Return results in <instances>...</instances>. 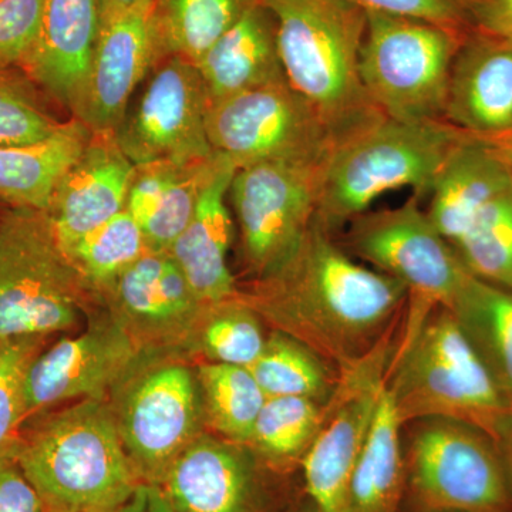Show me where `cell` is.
I'll return each instance as SVG.
<instances>
[{
    "label": "cell",
    "instance_id": "obj_2",
    "mask_svg": "<svg viewBox=\"0 0 512 512\" xmlns=\"http://www.w3.org/2000/svg\"><path fill=\"white\" fill-rule=\"evenodd\" d=\"M19 466L45 512H114L143 484L124 450L109 399H86L26 421Z\"/></svg>",
    "mask_w": 512,
    "mask_h": 512
},
{
    "label": "cell",
    "instance_id": "obj_35",
    "mask_svg": "<svg viewBox=\"0 0 512 512\" xmlns=\"http://www.w3.org/2000/svg\"><path fill=\"white\" fill-rule=\"evenodd\" d=\"M453 248L468 274L512 291V190L484 208Z\"/></svg>",
    "mask_w": 512,
    "mask_h": 512
},
{
    "label": "cell",
    "instance_id": "obj_47",
    "mask_svg": "<svg viewBox=\"0 0 512 512\" xmlns=\"http://www.w3.org/2000/svg\"><path fill=\"white\" fill-rule=\"evenodd\" d=\"M305 512H318V510H316L315 505H313L312 508H309V510Z\"/></svg>",
    "mask_w": 512,
    "mask_h": 512
},
{
    "label": "cell",
    "instance_id": "obj_9",
    "mask_svg": "<svg viewBox=\"0 0 512 512\" xmlns=\"http://www.w3.org/2000/svg\"><path fill=\"white\" fill-rule=\"evenodd\" d=\"M421 198L390 210L365 212L349 222L346 248L407 291L406 332L433 309L450 308L468 272L453 245L437 231Z\"/></svg>",
    "mask_w": 512,
    "mask_h": 512
},
{
    "label": "cell",
    "instance_id": "obj_46",
    "mask_svg": "<svg viewBox=\"0 0 512 512\" xmlns=\"http://www.w3.org/2000/svg\"><path fill=\"white\" fill-rule=\"evenodd\" d=\"M493 144H495V146L498 147V150L501 151V154H503L512 170V134L511 136L503 138V140L495 141Z\"/></svg>",
    "mask_w": 512,
    "mask_h": 512
},
{
    "label": "cell",
    "instance_id": "obj_19",
    "mask_svg": "<svg viewBox=\"0 0 512 512\" xmlns=\"http://www.w3.org/2000/svg\"><path fill=\"white\" fill-rule=\"evenodd\" d=\"M444 121L490 143L511 136V39L476 30L467 33L451 69Z\"/></svg>",
    "mask_w": 512,
    "mask_h": 512
},
{
    "label": "cell",
    "instance_id": "obj_12",
    "mask_svg": "<svg viewBox=\"0 0 512 512\" xmlns=\"http://www.w3.org/2000/svg\"><path fill=\"white\" fill-rule=\"evenodd\" d=\"M396 326L362 359L340 370L323 404L318 433L301 461L306 491L318 512H348L350 480L396 352Z\"/></svg>",
    "mask_w": 512,
    "mask_h": 512
},
{
    "label": "cell",
    "instance_id": "obj_44",
    "mask_svg": "<svg viewBox=\"0 0 512 512\" xmlns=\"http://www.w3.org/2000/svg\"><path fill=\"white\" fill-rule=\"evenodd\" d=\"M143 2H146V0H99L100 18L126 12V10L136 8L137 5Z\"/></svg>",
    "mask_w": 512,
    "mask_h": 512
},
{
    "label": "cell",
    "instance_id": "obj_27",
    "mask_svg": "<svg viewBox=\"0 0 512 512\" xmlns=\"http://www.w3.org/2000/svg\"><path fill=\"white\" fill-rule=\"evenodd\" d=\"M448 311L512 410V291L467 274Z\"/></svg>",
    "mask_w": 512,
    "mask_h": 512
},
{
    "label": "cell",
    "instance_id": "obj_26",
    "mask_svg": "<svg viewBox=\"0 0 512 512\" xmlns=\"http://www.w3.org/2000/svg\"><path fill=\"white\" fill-rule=\"evenodd\" d=\"M92 136L70 117L55 136L23 147H0V201L13 208L46 211L57 181Z\"/></svg>",
    "mask_w": 512,
    "mask_h": 512
},
{
    "label": "cell",
    "instance_id": "obj_3",
    "mask_svg": "<svg viewBox=\"0 0 512 512\" xmlns=\"http://www.w3.org/2000/svg\"><path fill=\"white\" fill-rule=\"evenodd\" d=\"M276 22L286 82L315 110L333 144L383 114L360 79L366 12L350 0H261Z\"/></svg>",
    "mask_w": 512,
    "mask_h": 512
},
{
    "label": "cell",
    "instance_id": "obj_11",
    "mask_svg": "<svg viewBox=\"0 0 512 512\" xmlns=\"http://www.w3.org/2000/svg\"><path fill=\"white\" fill-rule=\"evenodd\" d=\"M320 165L259 163L235 171L228 197L251 282L274 275L301 245L318 211Z\"/></svg>",
    "mask_w": 512,
    "mask_h": 512
},
{
    "label": "cell",
    "instance_id": "obj_34",
    "mask_svg": "<svg viewBox=\"0 0 512 512\" xmlns=\"http://www.w3.org/2000/svg\"><path fill=\"white\" fill-rule=\"evenodd\" d=\"M323 404L305 397H268L248 447L269 463L301 460L318 433Z\"/></svg>",
    "mask_w": 512,
    "mask_h": 512
},
{
    "label": "cell",
    "instance_id": "obj_1",
    "mask_svg": "<svg viewBox=\"0 0 512 512\" xmlns=\"http://www.w3.org/2000/svg\"><path fill=\"white\" fill-rule=\"evenodd\" d=\"M239 296L338 373L375 348L407 303L400 282L353 261L316 218L291 259Z\"/></svg>",
    "mask_w": 512,
    "mask_h": 512
},
{
    "label": "cell",
    "instance_id": "obj_25",
    "mask_svg": "<svg viewBox=\"0 0 512 512\" xmlns=\"http://www.w3.org/2000/svg\"><path fill=\"white\" fill-rule=\"evenodd\" d=\"M211 103L286 80L276 22L261 0L195 63Z\"/></svg>",
    "mask_w": 512,
    "mask_h": 512
},
{
    "label": "cell",
    "instance_id": "obj_32",
    "mask_svg": "<svg viewBox=\"0 0 512 512\" xmlns=\"http://www.w3.org/2000/svg\"><path fill=\"white\" fill-rule=\"evenodd\" d=\"M148 248L143 231L127 211L84 234L64 249L94 302Z\"/></svg>",
    "mask_w": 512,
    "mask_h": 512
},
{
    "label": "cell",
    "instance_id": "obj_20",
    "mask_svg": "<svg viewBox=\"0 0 512 512\" xmlns=\"http://www.w3.org/2000/svg\"><path fill=\"white\" fill-rule=\"evenodd\" d=\"M158 487L178 512H251L255 453L204 431L177 457Z\"/></svg>",
    "mask_w": 512,
    "mask_h": 512
},
{
    "label": "cell",
    "instance_id": "obj_8",
    "mask_svg": "<svg viewBox=\"0 0 512 512\" xmlns=\"http://www.w3.org/2000/svg\"><path fill=\"white\" fill-rule=\"evenodd\" d=\"M109 402L143 484L160 485L177 457L207 429L197 370L175 353L141 352Z\"/></svg>",
    "mask_w": 512,
    "mask_h": 512
},
{
    "label": "cell",
    "instance_id": "obj_38",
    "mask_svg": "<svg viewBox=\"0 0 512 512\" xmlns=\"http://www.w3.org/2000/svg\"><path fill=\"white\" fill-rule=\"evenodd\" d=\"M45 0H0V70L22 69L35 49Z\"/></svg>",
    "mask_w": 512,
    "mask_h": 512
},
{
    "label": "cell",
    "instance_id": "obj_41",
    "mask_svg": "<svg viewBox=\"0 0 512 512\" xmlns=\"http://www.w3.org/2000/svg\"><path fill=\"white\" fill-rule=\"evenodd\" d=\"M470 29L512 40V0H464Z\"/></svg>",
    "mask_w": 512,
    "mask_h": 512
},
{
    "label": "cell",
    "instance_id": "obj_17",
    "mask_svg": "<svg viewBox=\"0 0 512 512\" xmlns=\"http://www.w3.org/2000/svg\"><path fill=\"white\" fill-rule=\"evenodd\" d=\"M160 60L153 0L100 18L99 36L73 119L92 133H116L134 90Z\"/></svg>",
    "mask_w": 512,
    "mask_h": 512
},
{
    "label": "cell",
    "instance_id": "obj_29",
    "mask_svg": "<svg viewBox=\"0 0 512 512\" xmlns=\"http://www.w3.org/2000/svg\"><path fill=\"white\" fill-rule=\"evenodd\" d=\"M256 0H153L161 59L197 63Z\"/></svg>",
    "mask_w": 512,
    "mask_h": 512
},
{
    "label": "cell",
    "instance_id": "obj_18",
    "mask_svg": "<svg viewBox=\"0 0 512 512\" xmlns=\"http://www.w3.org/2000/svg\"><path fill=\"white\" fill-rule=\"evenodd\" d=\"M134 171L136 164L121 150L116 133H92L57 181L46 210L62 251L126 211Z\"/></svg>",
    "mask_w": 512,
    "mask_h": 512
},
{
    "label": "cell",
    "instance_id": "obj_23",
    "mask_svg": "<svg viewBox=\"0 0 512 512\" xmlns=\"http://www.w3.org/2000/svg\"><path fill=\"white\" fill-rule=\"evenodd\" d=\"M237 167L229 161L202 192L187 227L168 249L205 306L235 298L237 279L228 266L235 224L228 210L229 185Z\"/></svg>",
    "mask_w": 512,
    "mask_h": 512
},
{
    "label": "cell",
    "instance_id": "obj_31",
    "mask_svg": "<svg viewBox=\"0 0 512 512\" xmlns=\"http://www.w3.org/2000/svg\"><path fill=\"white\" fill-rule=\"evenodd\" d=\"M249 369L266 397H305L322 404L339 376L318 353L279 330L269 333L264 352Z\"/></svg>",
    "mask_w": 512,
    "mask_h": 512
},
{
    "label": "cell",
    "instance_id": "obj_21",
    "mask_svg": "<svg viewBox=\"0 0 512 512\" xmlns=\"http://www.w3.org/2000/svg\"><path fill=\"white\" fill-rule=\"evenodd\" d=\"M99 29V0H45L39 37L22 70L70 114L82 97Z\"/></svg>",
    "mask_w": 512,
    "mask_h": 512
},
{
    "label": "cell",
    "instance_id": "obj_30",
    "mask_svg": "<svg viewBox=\"0 0 512 512\" xmlns=\"http://www.w3.org/2000/svg\"><path fill=\"white\" fill-rule=\"evenodd\" d=\"M204 403L205 426L232 443L247 446L266 394L249 367L205 362L195 367Z\"/></svg>",
    "mask_w": 512,
    "mask_h": 512
},
{
    "label": "cell",
    "instance_id": "obj_43",
    "mask_svg": "<svg viewBox=\"0 0 512 512\" xmlns=\"http://www.w3.org/2000/svg\"><path fill=\"white\" fill-rule=\"evenodd\" d=\"M146 512H178L158 485L147 484Z\"/></svg>",
    "mask_w": 512,
    "mask_h": 512
},
{
    "label": "cell",
    "instance_id": "obj_10",
    "mask_svg": "<svg viewBox=\"0 0 512 512\" xmlns=\"http://www.w3.org/2000/svg\"><path fill=\"white\" fill-rule=\"evenodd\" d=\"M207 134L212 150L237 168L320 165L333 146L328 128L286 80L211 103Z\"/></svg>",
    "mask_w": 512,
    "mask_h": 512
},
{
    "label": "cell",
    "instance_id": "obj_28",
    "mask_svg": "<svg viewBox=\"0 0 512 512\" xmlns=\"http://www.w3.org/2000/svg\"><path fill=\"white\" fill-rule=\"evenodd\" d=\"M402 429L386 384L350 480L348 512H396L404 471Z\"/></svg>",
    "mask_w": 512,
    "mask_h": 512
},
{
    "label": "cell",
    "instance_id": "obj_7",
    "mask_svg": "<svg viewBox=\"0 0 512 512\" xmlns=\"http://www.w3.org/2000/svg\"><path fill=\"white\" fill-rule=\"evenodd\" d=\"M466 35L424 20L366 12L359 73L373 106L403 123L444 121L451 69Z\"/></svg>",
    "mask_w": 512,
    "mask_h": 512
},
{
    "label": "cell",
    "instance_id": "obj_33",
    "mask_svg": "<svg viewBox=\"0 0 512 512\" xmlns=\"http://www.w3.org/2000/svg\"><path fill=\"white\" fill-rule=\"evenodd\" d=\"M266 338L262 319L238 293L204 309L188 353L218 365L251 367L264 352Z\"/></svg>",
    "mask_w": 512,
    "mask_h": 512
},
{
    "label": "cell",
    "instance_id": "obj_16",
    "mask_svg": "<svg viewBox=\"0 0 512 512\" xmlns=\"http://www.w3.org/2000/svg\"><path fill=\"white\" fill-rule=\"evenodd\" d=\"M140 352L184 356L204 305L168 251H148L100 293Z\"/></svg>",
    "mask_w": 512,
    "mask_h": 512
},
{
    "label": "cell",
    "instance_id": "obj_37",
    "mask_svg": "<svg viewBox=\"0 0 512 512\" xmlns=\"http://www.w3.org/2000/svg\"><path fill=\"white\" fill-rule=\"evenodd\" d=\"M47 338L0 339V454L18 448L26 423V377Z\"/></svg>",
    "mask_w": 512,
    "mask_h": 512
},
{
    "label": "cell",
    "instance_id": "obj_39",
    "mask_svg": "<svg viewBox=\"0 0 512 512\" xmlns=\"http://www.w3.org/2000/svg\"><path fill=\"white\" fill-rule=\"evenodd\" d=\"M365 12L386 13L471 32L464 0H350Z\"/></svg>",
    "mask_w": 512,
    "mask_h": 512
},
{
    "label": "cell",
    "instance_id": "obj_4",
    "mask_svg": "<svg viewBox=\"0 0 512 512\" xmlns=\"http://www.w3.org/2000/svg\"><path fill=\"white\" fill-rule=\"evenodd\" d=\"M466 137L446 121L373 120L336 141L320 165L316 220L333 234L386 192L412 188L423 198Z\"/></svg>",
    "mask_w": 512,
    "mask_h": 512
},
{
    "label": "cell",
    "instance_id": "obj_5",
    "mask_svg": "<svg viewBox=\"0 0 512 512\" xmlns=\"http://www.w3.org/2000/svg\"><path fill=\"white\" fill-rule=\"evenodd\" d=\"M387 389L403 426L444 417L477 427L495 443L512 413L453 313L443 306L416 329L402 332Z\"/></svg>",
    "mask_w": 512,
    "mask_h": 512
},
{
    "label": "cell",
    "instance_id": "obj_24",
    "mask_svg": "<svg viewBox=\"0 0 512 512\" xmlns=\"http://www.w3.org/2000/svg\"><path fill=\"white\" fill-rule=\"evenodd\" d=\"M511 190L512 170L498 147L467 136L437 175L427 215L454 245L484 208Z\"/></svg>",
    "mask_w": 512,
    "mask_h": 512
},
{
    "label": "cell",
    "instance_id": "obj_22",
    "mask_svg": "<svg viewBox=\"0 0 512 512\" xmlns=\"http://www.w3.org/2000/svg\"><path fill=\"white\" fill-rule=\"evenodd\" d=\"M229 160L215 156L192 163L136 165L126 211L143 231L150 251H168L187 227L202 192Z\"/></svg>",
    "mask_w": 512,
    "mask_h": 512
},
{
    "label": "cell",
    "instance_id": "obj_45",
    "mask_svg": "<svg viewBox=\"0 0 512 512\" xmlns=\"http://www.w3.org/2000/svg\"><path fill=\"white\" fill-rule=\"evenodd\" d=\"M147 507V484H141L136 495L120 510L114 512H146Z\"/></svg>",
    "mask_w": 512,
    "mask_h": 512
},
{
    "label": "cell",
    "instance_id": "obj_13",
    "mask_svg": "<svg viewBox=\"0 0 512 512\" xmlns=\"http://www.w3.org/2000/svg\"><path fill=\"white\" fill-rule=\"evenodd\" d=\"M409 427V458L417 494L447 512H500L508 487L497 444L484 431L453 419L429 417Z\"/></svg>",
    "mask_w": 512,
    "mask_h": 512
},
{
    "label": "cell",
    "instance_id": "obj_40",
    "mask_svg": "<svg viewBox=\"0 0 512 512\" xmlns=\"http://www.w3.org/2000/svg\"><path fill=\"white\" fill-rule=\"evenodd\" d=\"M16 450L0 454V512H45L39 494L19 466Z\"/></svg>",
    "mask_w": 512,
    "mask_h": 512
},
{
    "label": "cell",
    "instance_id": "obj_14",
    "mask_svg": "<svg viewBox=\"0 0 512 512\" xmlns=\"http://www.w3.org/2000/svg\"><path fill=\"white\" fill-rule=\"evenodd\" d=\"M208 107L195 64L164 57L117 128V141L136 165L205 160L215 156L207 134Z\"/></svg>",
    "mask_w": 512,
    "mask_h": 512
},
{
    "label": "cell",
    "instance_id": "obj_42",
    "mask_svg": "<svg viewBox=\"0 0 512 512\" xmlns=\"http://www.w3.org/2000/svg\"><path fill=\"white\" fill-rule=\"evenodd\" d=\"M495 444H497L498 453H501V456H503L501 460H503L508 476H510L512 481V413L508 417L507 423H505L504 429L501 430Z\"/></svg>",
    "mask_w": 512,
    "mask_h": 512
},
{
    "label": "cell",
    "instance_id": "obj_6",
    "mask_svg": "<svg viewBox=\"0 0 512 512\" xmlns=\"http://www.w3.org/2000/svg\"><path fill=\"white\" fill-rule=\"evenodd\" d=\"M93 296L64 255L46 211L0 215V339L73 329Z\"/></svg>",
    "mask_w": 512,
    "mask_h": 512
},
{
    "label": "cell",
    "instance_id": "obj_15",
    "mask_svg": "<svg viewBox=\"0 0 512 512\" xmlns=\"http://www.w3.org/2000/svg\"><path fill=\"white\" fill-rule=\"evenodd\" d=\"M140 355L127 330L101 306L82 333L33 360L26 377V421L63 403L109 399Z\"/></svg>",
    "mask_w": 512,
    "mask_h": 512
},
{
    "label": "cell",
    "instance_id": "obj_36",
    "mask_svg": "<svg viewBox=\"0 0 512 512\" xmlns=\"http://www.w3.org/2000/svg\"><path fill=\"white\" fill-rule=\"evenodd\" d=\"M43 96L19 67L0 70V147L33 146L64 126L66 121L50 111Z\"/></svg>",
    "mask_w": 512,
    "mask_h": 512
}]
</instances>
